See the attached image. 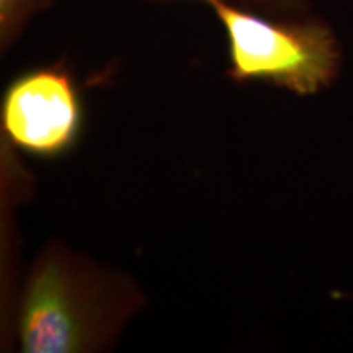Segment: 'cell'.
Returning <instances> with one entry per match:
<instances>
[{
  "instance_id": "obj_1",
  "label": "cell",
  "mask_w": 353,
  "mask_h": 353,
  "mask_svg": "<svg viewBox=\"0 0 353 353\" xmlns=\"http://www.w3.org/2000/svg\"><path fill=\"white\" fill-rule=\"evenodd\" d=\"M139 304L138 291L61 247L34 262L19 309L21 350L95 352L108 345Z\"/></svg>"
},
{
  "instance_id": "obj_2",
  "label": "cell",
  "mask_w": 353,
  "mask_h": 353,
  "mask_svg": "<svg viewBox=\"0 0 353 353\" xmlns=\"http://www.w3.org/2000/svg\"><path fill=\"white\" fill-rule=\"evenodd\" d=\"M211 7L226 32L232 81H265L311 95L337 76V43L319 21L278 23L226 0H216Z\"/></svg>"
},
{
  "instance_id": "obj_3",
  "label": "cell",
  "mask_w": 353,
  "mask_h": 353,
  "mask_svg": "<svg viewBox=\"0 0 353 353\" xmlns=\"http://www.w3.org/2000/svg\"><path fill=\"white\" fill-rule=\"evenodd\" d=\"M0 118L3 134L21 151L44 159L69 152L83 126L72 74L61 64L20 74L8 83Z\"/></svg>"
},
{
  "instance_id": "obj_4",
  "label": "cell",
  "mask_w": 353,
  "mask_h": 353,
  "mask_svg": "<svg viewBox=\"0 0 353 353\" xmlns=\"http://www.w3.org/2000/svg\"><path fill=\"white\" fill-rule=\"evenodd\" d=\"M51 0H0V39L10 48L33 13L48 7Z\"/></svg>"
},
{
  "instance_id": "obj_5",
  "label": "cell",
  "mask_w": 353,
  "mask_h": 353,
  "mask_svg": "<svg viewBox=\"0 0 353 353\" xmlns=\"http://www.w3.org/2000/svg\"><path fill=\"white\" fill-rule=\"evenodd\" d=\"M239 2L254 3V6L267 7V8H276V7H281V6H283L285 0H239Z\"/></svg>"
},
{
  "instance_id": "obj_6",
  "label": "cell",
  "mask_w": 353,
  "mask_h": 353,
  "mask_svg": "<svg viewBox=\"0 0 353 353\" xmlns=\"http://www.w3.org/2000/svg\"><path fill=\"white\" fill-rule=\"evenodd\" d=\"M205 2H208V3H210V6H213V3L216 2V0H205Z\"/></svg>"
}]
</instances>
